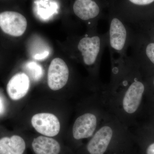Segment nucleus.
<instances>
[{"label": "nucleus", "mask_w": 154, "mask_h": 154, "mask_svg": "<svg viewBox=\"0 0 154 154\" xmlns=\"http://www.w3.org/2000/svg\"><path fill=\"white\" fill-rule=\"evenodd\" d=\"M130 5L137 6L148 5L154 2V0H127Z\"/></svg>", "instance_id": "2eb2a0df"}, {"label": "nucleus", "mask_w": 154, "mask_h": 154, "mask_svg": "<svg viewBox=\"0 0 154 154\" xmlns=\"http://www.w3.org/2000/svg\"><path fill=\"white\" fill-rule=\"evenodd\" d=\"M153 39H154V37H153Z\"/></svg>", "instance_id": "a211bd4d"}, {"label": "nucleus", "mask_w": 154, "mask_h": 154, "mask_svg": "<svg viewBox=\"0 0 154 154\" xmlns=\"http://www.w3.org/2000/svg\"><path fill=\"white\" fill-rule=\"evenodd\" d=\"M26 148L24 140L18 135L0 139V154H23Z\"/></svg>", "instance_id": "f8f14e48"}, {"label": "nucleus", "mask_w": 154, "mask_h": 154, "mask_svg": "<svg viewBox=\"0 0 154 154\" xmlns=\"http://www.w3.org/2000/svg\"><path fill=\"white\" fill-rule=\"evenodd\" d=\"M132 52V55L130 56V57L133 61L146 59L152 65L154 66V42H148L144 47L143 54L133 51Z\"/></svg>", "instance_id": "4468645a"}, {"label": "nucleus", "mask_w": 154, "mask_h": 154, "mask_svg": "<svg viewBox=\"0 0 154 154\" xmlns=\"http://www.w3.org/2000/svg\"><path fill=\"white\" fill-rule=\"evenodd\" d=\"M48 52H45L43 53L42 54H38V55H36L35 56L34 58L36 59H41L43 58L47 57L48 55Z\"/></svg>", "instance_id": "dca6fc26"}, {"label": "nucleus", "mask_w": 154, "mask_h": 154, "mask_svg": "<svg viewBox=\"0 0 154 154\" xmlns=\"http://www.w3.org/2000/svg\"><path fill=\"white\" fill-rule=\"evenodd\" d=\"M107 46L110 50V60L124 58L128 56L134 32L131 26L120 16L112 15L108 20Z\"/></svg>", "instance_id": "39448f33"}, {"label": "nucleus", "mask_w": 154, "mask_h": 154, "mask_svg": "<svg viewBox=\"0 0 154 154\" xmlns=\"http://www.w3.org/2000/svg\"><path fill=\"white\" fill-rule=\"evenodd\" d=\"M32 147L36 154H59L61 150L60 144L57 141L43 136L34 139Z\"/></svg>", "instance_id": "9b49d317"}, {"label": "nucleus", "mask_w": 154, "mask_h": 154, "mask_svg": "<svg viewBox=\"0 0 154 154\" xmlns=\"http://www.w3.org/2000/svg\"><path fill=\"white\" fill-rule=\"evenodd\" d=\"M152 85L153 87L154 88V77L152 81Z\"/></svg>", "instance_id": "f3484780"}, {"label": "nucleus", "mask_w": 154, "mask_h": 154, "mask_svg": "<svg viewBox=\"0 0 154 154\" xmlns=\"http://www.w3.org/2000/svg\"><path fill=\"white\" fill-rule=\"evenodd\" d=\"M107 46V33L100 34L97 30L89 31L78 40L76 45L81 60L87 68L94 87L100 88L103 84L99 79L100 64L103 51Z\"/></svg>", "instance_id": "7ed1b4c3"}, {"label": "nucleus", "mask_w": 154, "mask_h": 154, "mask_svg": "<svg viewBox=\"0 0 154 154\" xmlns=\"http://www.w3.org/2000/svg\"><path fill=\"white\" fill-rule=\"evenodd\" d=\"M136 146L140 149V154H154V138L146 135L141 130L132 132Z\"/></svg>", "instance_id": "ddd939ff"}, {"label": "nucleus", "mask_w": 154, "mask_h": 154, "mask_svg": "<svg viewBox=\"0 0 154 154\" xmlns=\"http://www.w3.org/2000/svg\"></svg>", "instance_id": "6ab92c4d"}, {"label": "nucleus", "mask_w": 154, "mask_h": 154, "mask_svg": "<svg viewBox=\"0 0 154 154\" xmlns=\"http://www.w3.org/2000/svg\"><path fill=\"white\" fill-rule=\"evenodd\" d=\"M131 129L109 113L89 139L83 154H137Z\"/></svg>", "instance_id": "f03ea898"}, {"label": "nucleus", "mask_w": 154, "mask_h": 154, "mask_svg": "<svg viewBox=\"0 0 154 154\" xmlns=\"http://www.w3.org/2000/svg\"><path fill=\"white\" fill-rule=\"evenodd\" d=\"M27 27V20L20 13L14 11L0 13V28L6 34L16 37L21 36Z\"/></svg>", "instance_id": "6e6552de"}, {"label": "nucleus", "mask_w": 154, "mask_h": 154, "mask_svg": "<svg viewBox=\"0 0 154 154\" xmlns=\"http://www.w3.org/2000/svg\"><path fill=\"white\" fill-rule=\"evenodd\" d=\"M73 10L75 15L87 22L89 31L97 30L98 21L101 15L99 4L95 0H75Z\"/></svg>", "instance_id": "423d86ee"}, {"label": "nucleus", "mask_w": 154, "mask_h": 154, "mask_svg": "<svg viewBox=\"0 0 154 154\" xmlns=\"http://www.w3.org/2000/svg\"><path fill=\"white\" fill-rule=\"evenodd\" d=\"M110 113L100 90L94 91L90 98L88 109L77 117L73 124L71 135L73 140L79 142L90 139Z\"/></svg>", "instance_id": "20e7f679"}, {"label": "nucleus", "mask_w": 154, "mask_h": 154, "mask_svg": "<svg viewBox=\"0 0 154 154\" xmlns=\"http://www.w3.org/2000/svg\"><path fill=\"white\" fill-rule=\"evenodd\" d=\"M30 85L28 76L25 73H18L9 81L7 85V93L12 100H19L27 94Z\"/></svg>", "instance_id": "9d476101"}, {"label": "nucleus", "mask_w": 154, "mask_h": 154, "mask_svg": "<svg viewBox=\"0 0 154 154\" xmlns=\"http://www.w3.org/2000/svg\"><path fill=\"white\" fill-rule=\"evenodd\" d=\"M70 72L67 64L60 58L54 59L48 68V84L52 91L62 89L67 85Z\"/></svg>", "instance_id": "0eeeda50"}, {"label": "nucleus", "mask_w": 154, "mask_h": 154, "mask_svg": "<svg viewBox=\"0 0 154 154\" xmlns=\"http://www.w3.org/2000/svg\"><path fill=\"white\" fill-rule=\"evenodd\" d=\"M31 122L36 131L45 136L54 137L60 131V122L52 113H37L33 116Z\"/></svg>", "instance_id": "1a4fd4ad"}, {"label": "nucleus", "mask_w": 154, "mask_h": 154, "mask_svg": "<svg viewBox=\"0 0 154 154\" xmlns=\"http://www.w3.org/2000/svg\"><path fill=\"white\" fill-rule=\"evenodd\" d=\"M110 61V82L103 85L101 96L109 112L131 129L136 124L146 85L130 57Z\"/></svg>", "instance_id": "f257e3e1"}]
</instances>
